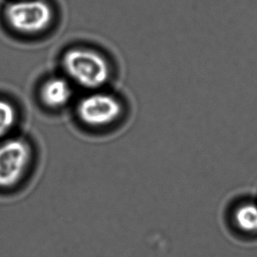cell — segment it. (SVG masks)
Returning <instances> with one entry per match:
<instances>
[{
    "mask_svg": "<svg viewBox=\"0 0 257 257\" xmlns=\"http://www.w3.org/2000/svg\"><path fill=\"white\" fill-rule=\"evenodd\" d=\"M64 65L72 79L87 88L102 86L109 77L107 62L90 50H70L64 56Z\"/></svg>",
    "mask_w": 257,
    "mask_h": 257,
    "instance_id": "1",
    "label": "cell"
},
{
    "mask_svg": "<svg viewBox=\"0 0 257 257\" xmlns=\"http://www.w3.org/2000/svg\"><path fill=\"white\" fill-rule=\"evenodd\" d=\"M8 22L20 32L37 33L46 29L52 19L50 7L40 0L20 1L7 9Z\"/></svg>",
    "mask_w": 257,
    "mask_h": 257,
    "instance_id": "2",
    "label": "cell"
},
{
    "mask_svg": "<svg viewBox=\"0 0 257 257\" xmlns=\"http://www.w3.org/2000/svg\"><path fill=\"white\" fill-rule=\"evenodd\" d=\"M30 149L21 140L0 146V188H10L22 178L30 161Z\"/></svg>",
    "mask_w": 257,
    "mask_h": 257,
    "instance_id": "3",
    "label": "cell"
},
{
    "mask_svg": "<svg viewBox=\"0 0 257 257\" xmlns=\"http://www.w3.org/2000/svg\"><path fill=\"white\" fill-rule=\"evenodd\" d=\"M121 106L114 97L96 93L84 98L78 107L79 117L90 126L109 124L121 114Z\"/></svg>",
    "mask_w": 257,
    "mask_h": 257,
    "instance_id": "4",
    "label": "cell"
},
{
    "mask_svg": "<svg viewBox=\"0 0 257 257\" xmlns=\"http://www.w3.org/2000/svg\"><path fill=\"white\" fill-rule=\"evenodd\" d=\"M68 83L62 79H50L43 86L42 97L45 104L52 107H61L71 98Z\"/></svg>",
    "mask_w": 257,
    "mask_h": 257,
    "instance_id": "5",
    "label": "cell"
},
{
    "mask_svg": "<svg viewBox=\"0 0 257 257\" xmlns=\"http://www.w3.org/2000/svg\"><path fill=\"white\" fill-rule=\"evenodd\" d=\"M234 219L238 227L244 232H257L256 204H246L239 206L235 211Z\"/></svg>",
    "mask_w": 257,
    "mask_h": 257,
    "instance_id": "6",
    "label": "cell"
},
{
    "mask_svg": "<svg viewBox=\"0 0 257 257\" xmlns=\"http://www.w3.org/2000/svg\"><path fill=\"white\" fill-rule=\"evenodd\" d=\"M15 110L11 104L0 100V137L10 131L15 121Z\"/></svg>",
    "mask_w": 257,
    "mask_h": 257,
    "instance_id": "7",
    "label": "cell"
}]
</instances>
